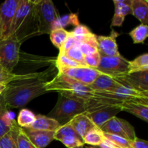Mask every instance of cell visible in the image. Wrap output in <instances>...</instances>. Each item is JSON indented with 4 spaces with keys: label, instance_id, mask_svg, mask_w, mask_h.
Returning a JSON list of instances; mask_svg holds the SVG:
<instances>
[{
    "label": "cell",
    "instance_id": "obj_6",
    "mask_svg": "<svg viewBox=\"0 0 148 148\" xmlns=\"http://www.w3.org/2000/svg\"><path fill=\"white\" fill-rule=\"evenodd\" d=\"M21 44L13 35L0 40V66L10 72H12L20 60Z\"/></svg>",
    "mask_w": 148,
    "mask_h": 148
},
{
    "label": "cell",
    "instance_id": "obj_33",
    "mask_svg": "<svg viewBox=\"0 0 148 148\" xmlns=\"http://www.w3.org/2000/svg\"><path fill=\"white\" fill-rule=\"evenodd\" d=\"M59 141L67 148H84L83 140L78 136H67L61 139Z\"/></svg>",
    "mask_w": 148,
    "mask_h": 148
},
{
    "label": "cell",
    "instance_id": "obj_39",
    "mask_svg": "<svg viewBox=\"0 0 148 148\" xmlns=\"http://www.w3.org/2000/svg\"><path fill=\"white\" fill-rule=\"evenodd\" d=\"M72 34L75 36V38H79L82 37V36H88V35L91 34L92 32L90 30V28L88 27H87L86 25H78L77 26L75 27L72 31H71Z\"/></svg>",
    "mask_w": 148,
    "mask_h": 148
},
{
    "label": "cell",
    "instance_id": "obj_12",
    "mask_svg": "<svg viewBox=\"0 0 148 148\" xmlns=\"http://www.w3.org/2000/svg\"><path fill=\"white\" fill-rule=\"evenodd\" d=\"M148 70L128 73L114 77L121 85L148 92Z\"/></svg>",
    "mask_w": 148,
    "mask_h": 148
},
{
    "label": "cell",
    "instance_id": "obj_11",
    "mask_svg": "<svg viewBox=\"0 0 148 148\" xmlns=\"http://www.w3.org/2000/svg\"><path fill=\"white\" fill-rule=\"evenodd\" d=\"M59 73L67 76L79 83L90 86L99 76L101 72L95 68L80 66V67L59 68Z\"/></svg>",
    "mask_w": 148,
    "mask_h": 148
},
{
    "label": "cell",
    "instance_id": "obj_5",
    "mask_svg": "<svg viewBox=\"0 0 148 148\" xmlns=\"http://www.w3.org/2000/svg\"><path fill=\"white\" fill-rule=\"evenodd\" d=\"M35 3L39 36L50 34L53 24L60 15L51 0H36Z\"/></svg>",
    "mask_w": 148,
    "mask_h": 148
},
{
    "label": "cell",
    "instance_id": "obj_23",
    "mask_svg": "<svg viewBox=\"0 0 148 148\" xmlns=\"http://www.w3.org/2000/svg\"><path fill=\"white\" fill-rule=\"evenodd\" d=\"M132 14L138 19L142 24L148 23V1L147 0H132Z\"/></svg>",
    "mask_w": 148,
    "mask_h": 148
},
{
    "label": "cell",
    "instance_id": "obj_25",
    "mask_svg": "<svg viewBox=\"0 0 148 148\" xmlns=\"http://www.w3.org/2000/svg\"><path fill=\"white\" fill-rule=\"evenodd\" d=\"M21 127L17 124L0 138V148H18L17 136Z\"/></svg>",
    "mask_w": 148,
    "mask_h": 148
},
{
    "label": "cell",
    "instance_id": "obj_7",
    "mask_svg": "<svg viewBox=\"0 0 148 148\" xmlns=\"http://www.w3.org/2000/svg\"><path fill=\"white\" fill-rule=\"evenodd\" d=\"M102 74L112 77L128 74L129 61L121 55L117 56H101L99 66L97 68Z\"/></svg>",
    "mask_w": 148,
    "mask_h": 148
},
{
    "label": "cell",
    "instance_id": "obj_29",
    "mask_svg": "<svg viewBox=\"0 0 148 148\" xmlns=\"http://www.w3.org/2000/svg\"><path fill=\"white\" fill-rule=\"evenodd\" d=\"M50 39L52 43L58 49H60L69 35V31L64 28H55L51 31Z\"/></svg>",
    "mask_w": 148,
    "mask_h": 148
},
{
    "label": "cell",
    "instance_id": "obj_34",
    "mask_svg": "<svg viewBox=\"0 0 148 148\" xmlns=\"http://www.w3.org/2000/svg\"><path fill=\"white\" fill-rule=\"evenodd\" d=\"M56 66L57 68H70V67H80L83 66L77 62L71 59L65 54H59L56 59Z\"/></svg>",
    "mask_w": 148,
    "mask_h": 148
},
{
    "label": "cell",
    "instance_id": "obj_19",
    "mask_svg": "<svg viewBox=\"0 0 148 148\" xmlns=\"http://www.w3.org/2000/svg\"><path fill=\"white\" fill-rule=\"evenodd\" d=\"M121 85V84L112 77L105 74H101L90 85V87L95 91L110 92Z\"/></svg>",
    "mask_w": 148,
    "mask_h": 148
},
{
    "label": "cell",
    "instance_id": "obj_16",
    "mask_svg": "<svg viewBox=\"0 0 148 148\" xmlns=\"http://www.w3.org/2000/svg\"><path fill=\"white\" fill-rule=\"evenodd\" d=\"M120 107L121 111H127L146 122L148 121V102L142 101H123Z\"/></svg>",
    "mask_w": 148,
    "mask_h": 148
},
{
    "label": "cell",
    "instance_id": "obj_28",
    "mask_svg": "<svg viewBox=\"0 0 148 148\" xmlns=\"http://www.w3.org/2000/svg\"><path fill=\"white\" fill-rule=\"evenodd\" d=\"M72 25L75 27L79 25L78 15L75 13H70L69 14H66L62 17H59L52 26V30L55 28H64L66 26Z\"/></svg>",
    "mask_w": 148,
    "mask_h": 148
},
{
    "label": "cell",
    "instance_id": "obj_20",
    "mask_svg": "<svg viewBox=\"0 0 148 148\" xmlns=\"http://www.w3.org/2000/svg\"><path fill=\"white\" fill-rule=\"evenodd\" d=\"M16 124L17 121L10 116L2 95H0V138L11 130Z\"/></svg>",
    "mask_w": 148,
    "mask_h": 148
},
{
    "label": "cell",
    "instance_id": "obj_37",
    "mask_svg": "<svg viewBox=\"0 0 148 148\" xmlns=\"http://www.w3.org/2000/svg\"><path fill=\"white\" fill-rule=\"evenodd\" d=\"M100 61H101V54L99 52L88 56H85V62L88 67L97 69L99 66Z\"/></svg>",
    "mask_w": 148,
    "mask_h": 148
},
{
    "label": "cell",
    "instance_id": "obj_21",
    "mask_svg": "<svg viewBox=\"0 0 148 148\" xmlns=\"http://www.w3.org/2000/svg\"><path fill=\"white\" fill-rule=\"evenodd\" d=\"M76 44L79 48L84 56H88L98 52L96 35L94 33H92L88 36L76 38Z\"/></svg>",
    "mask_w": 148,
    "mask_h": 148
},
{
    "label": "cell",
    "instance_id": "obj_36",
    "mask_svg": "<svg viewBox=\"0 0 148 148\" xmlns=\"http://www.w3.org/2000/svg\"><path fill=\"white\" fill-rule=\"evenodd\" d=\"M17 147L18 148H36L29 140L23 128H20L17 136Z\"/></svg>",
    "mask_w": 148,
    "mask_h": 148
},
{
    "label": "cell",
    "instance_id": "obj_35",
    "mask_svg": "<svg viewBox=\"0 0 148 148\" xmlns=\"http://www.w3.org/2000/svg\"><path fill=\"white\" fill-rule=\"evenodd\" d=\"M104 137L106 139L109 140L116 146L120 148H130V140L124 139L120 136L116 135V134H109V133L104 132Z\"/></svg>",
    "mask_w": 148,
    "mask_h": 148
},
{
    "label": "cell",
    "instance_id": "obj_13",
    "mask_svg": "<svg viewBox=\"0 0 148 148\" xmlns=\"http://www.w3.org/2000/svg\"><path fill=\"white\" fill-rule=\"evenodd\" d=\"M119 33L112 30L111 34L108 36H96L98 51L101 56H117L120 53L116 43V38Z\"/></svg>",
    "mask_w": 148,
    "mask_h": 148
},
{
    "label": "cell",
    "instance_id": "obj_43",
    "mask_svg": "<svg viewBox=\"0 0 148 148\" xmlns=\"http://www.w3.org/2000/svg\"><path fill=\"white\" fill-rule=\"evenodd\" d=\"M88 148H95V147H88Z\"/></svg>",
    "mask_w": 148,
    "mask_h": 148
},
{
    "label": "cell",
    "instance_id": "obj_24",
    "mask_svg": "<svg viewBox=\"0 0 148 148\" xmlns=\"http://www.w3.org/2000/svg\"><path fill=\"white\" fill-rule=\"evenodd\" d=\"M43 74V72H36L30 73L27 75H16L13 72H10L0 66V83H4L8 85L13 81L23 80V79H30V78L38 77Z\"/></svg>",
    "mask_w": 148,
    "mask_h": 148
},
{
    "label": "cell",
    "instance_id": "obj_22",
    "mask_svg": "<svg viewBox=\"0 0 148 148\" xmlns=\"http://www.w3.org/2000/svg\"><path fill=\"white\" fill-rule=\"evenodd\" d=\"M59 127L60 124L55 119L39 114L36 116V120L29 128L41 131L55 132Z\"/></svg>",
    "mask_w": 148,
    "mask_h": 148
},
{
    "label": "cell",
    "instance_id": "obj_38",
    "mask_svg": "<svg viewBox=\"0 0 148 148\" xmlns=\"http://www.w3.org/2000/svg\"><path fill=\"white\" fill-rule=\"evenodd\" d=\"M77 43V39L72 34L71 31L69 32V35L67 37L66 40H65V42L64 43V44L62 45V47L59 49V54H65V53L67 52V51L69 49H70L73 46H75Z\"/></svg>",
    "mask_w": 148,
    "mask_h": 148
},
{
    "label": "cell",
    "instance_id": "obj_4",
    "mask_svg": "<svg viewBox=\"0 0 148 148\" xmlns=\"http://www.w3.org/2000/svg\"><path fill=\"white\" fill-rule=\"evenodd\" d=\"M86 112V101L59 94V98L49 117L58 121L60 126L69 122L74 117Z\"/></svg>",
    "mask_w": 148,
    "mask_h": 148
},
{
    "label": "cell",
    "instance_id": "obj_32",
    "mask_svg": "<svg viewBox=\"0 0 148 148\" xmlns=\"http://www.w3.org/2000/svg\"><path fill=\"white\" fill-rule=\"evenodd\" d=\"M65 55L69 58H70L71 59L75 61V62H77L78 64H81L82 66L88 67L85 62V56H84V54L82 53V51H81V50L77 44H75L70 49H69L67 52L65 53Z\"/></svg>",
    "mask_w": 148,
    "mask_h": 148
},
{
    "label": "cell",
    "instance_id": "obj_41",
    "mask_svg": "<svg viewBox=\"0 0 148 148\" xmlns=\"http://www.w3.org/2000/svg\"><path fill=\"white\" fill-rule=\"evenodd\" d=\"M100 148H120L118 146L116 145L114 143H112L111 141H110L109 140L106 139L105 137L103 140L102 143H101V145H99Z\"/></svg>",
    "mask_w": 148,
    "mask_h": 148
},
{
    "label": "cell",
    "instance_id": "obj_17",
    "mask_svg": "<svg viewBox=\"0 0 148 148\" xmlns=\"http://www.w3.org/2000/svg\"><path fill=\"white\" fill-rule=\"evenodd\" d=\"M131 1L132 0H114L115 12L112 19L111 27L121 26L126 16L132 14Z\"/></svg>",
    "mask_w": 148,
    "mask_h": 148
},
{
    "label": "cell",
    "instance_id": "obj_40",
    "mask_svg": "<svg viewBox=\"0 0 148 148\" xmlns=\"http://www.w3.org/2000/svg\"><path fill=\"white\" fill-rule=\"evenodd\" d=\"M130 145L131 148H148V143L146 140L136 137L134 140L130 141Z\"/></svg>",
    "mask_w": 148,
    "mask_h": 148
},
{
    "label": "cell",
    "instance_id": "obj_1",
    "mask_svg": "<svg viewBox=\"0 0 148 148\" xmlns=\"http://www.w3.org/2000/svg\"><path fill=\"white\" fill-rule=\"evenodd\" d=\"M46 72L38 77L13 81L7 85L2 97L7 108H16L24 106L36 97L46 93L48 81Z\"/></svg>",
    "mask_w": 148,
    "mask_h": 148
},
{
    "label": "cell",
    "instance_id": "obj_31",
    "mask_svg": "<svg viewBox=\"0 0 148 148\" xmlns=\"http://www.w3.org/2000/svg\"><path fill=\"white\" fill-rule=\"evenodd\" d=\"M129 34L132 38L134 43H143L148 36V26L140 24L134 27Z\"/></svg>",
    "mask_w": 148,
    "mask_h": 148
},
{
    "label": "cell",
    "instance_id": "obj_3",
    "mask_svg": "<svg viewBox=\"0 0 148 148\" xmlns=\"http://www.w3.org/2000/svg\"><path fill=\"white\" fill-rule=\"evenodd\" d=\"M46 92L56 91L59 94L73 98L87 101L96 98L97 93L88 85L79 83L77 81L64 75L58 74L52 80L48 81L46 85Z\"/></svg>",
    "mask_w": 148,
    "mask_h": 148
},
{
    "label": "cell",
    "instance_id": "obj_30",
    "mask_svg": "<svg viewBox=\"0 0 148 148\" xmlns=\"http://www.w3.org/2000/svg\"><path fill=\"white\" fill-rule=\"evenodd\" d=\"M36 116L30 110L23 108L19 113L17 116V124L21 128H29L36 120Z\"/></svg>",
    "mask_w": 148,
    "mask_h": 148
},
{
    "label": "cell",
    "instance_id": "obj_27",
    "mask_svg": "<svg viewBox=\"0 0 148 148\" xmlns=\"http://www.w3.org/2000/svg\"><path fill=\"white\" fill-rule=\"evenodd\" d=\"M148 70V53H145L132 61H129V72L128 73H134V72H143Z\"/></svg>",
    "mask_w": 148,
    "mask_h": 148
},
{
    "label": "cell",
    "instance_id": "obj_14",
    "mask_svg": "<svg viewBox=\"0 0 148 148\" xmlns=\"http://www.w3.org/2000/svg\"><path fill=\"white\" fill-rule=\"evenodd\" d=\"M121 111L120 106H110L87 114L95 127L101 128L108 120L116 116V115Z\"/></svg>",
    "mask_w": 148,
    "mask_h": 148
},
{
    "label": "cell",
    "instance_id": "obj_10",
    "mask_svg": "<svg viewBox=\"0 0 148 148\" xmlns=\"http://www.w3.org/2000/svg\"><path fill=\"white\" fill-rule=\"evenodd\" d=\"M96 92L101 96L110 98L111 99L117 100L119 101H142L147 102L148 100L147 92L138 90L123 85L110 92H99V91Z\"/></svg>",
    "mask_w": 148,
    "mask_h": 148
},
{
    "label": "cell",
    "instance_id": "obj_15",
    "mask_svg": "<svg viewBox=\"0 0 148 148\" xmlns=\"http://www.w3.org/2000/svg\"><path fill=\"white\" fill-rule=\"evenodd\" d=\"M27 138L36 148H45L54 140V132L41 131L33 129H23Z\"/></svg>",
    "mask_w": 148,
    "mask_h": 148
},
{
    "label": "cell",
    "instance_id": "obj_8",
    "mask_svg": "<svg viewBox=\"0 0 148 148\" xmlns=\"http://www.w3.org/2000/svg\"><path fill=\"white\" fill-rule=\"evenodd\" d=\"M20 0H7L0 5V40L12 36V28Z\"/></svg>",
    "mask_w": 148,
    "mask_h": 148
},
{
    "label": "cell",
    "instance_id": "obj_2",
    "mask_svg": "<svg viewBox=\"0 0 148 148\" xmlns=\"http://www.w3.org/2000/svg\"><path fill=\"white\" fill-rule=\"evenodd\" d=\"M12 35L21 43L33 36H39L35 1L20 0L14 15Z\"/></svg>",
    "mask_w": 148,
    "mask_h": 148
},
{
    "label": "cell",
    "instance_id": "obj_9",
    "mask_svg": "<svg viewBox=\"0 0 148 148\" xmlns=\"http://www.w3.org/2000/svg\"><path fill=\"white\" fill-rule=\"evenodd\" d=\"M100 129L103 132L116 134L130 141L134 140L137 137L133 126L126 120L117 116L111 118Z\"/></svg>",
    "mask_w": 148,
    "mask_h": 148
},
{
    "label": "cell",
    "instance_id": "obj_42",
    "mask_svg": "<svg viewBox=\"0 0 148 148\" xmlns=\"http://www.w3.org/2000/svg\"><path fill=\"white\" fill-rule=\"evenodd\" d=\"M7 84L0 83V95H1L3 93H4V92L5 91V90L7 89Z\"/></svg>",
    "mask_w": 148,
    "mask_h": 148
},
{
    "label": "cell",
    "instance_id": "obj_18",
    "mask_svg": "<svg viewBox=\"0 0 148 148\" xmlns=\"http://www.w3.org/2000/svg\"><path fill=\"white\" fill-rule=\"evenodd\" d=\"M69 123L75 130L77 134L82 139H83L86 133L90 130L95 127L86 112L82 113L74 117L69 121Z\"/></svg>",
    "mask_w": 148,
    "mask_h": 148
},
{
    "label": "cell",
    "instance_id": "obj_44",
    "mask_svg": "<svg viewBox=\"0 0 148 148\" xmlns=\"http://www.w3.org/2000/svg\"><path fill=\"white\" fill-rule=\"evenodd\" d=\"M130 148H131V147H130Z\"/></svg>",
    "mask_w": 148,
    "mask_h": 148
},
{
    "label": "cell",
    "instance_id": "obj_26",
    "mask_svg": "<svg viewBox=\"0 0 148 148\" xmlns=\"http://www.w3.org/2000/svg\"><path fill=\"white\" fill-rule=\"evenodd\" d=\"M104 139L105 137L103 132L98 127H94L86 133L82 140L85 144L92 146H99Z\"/></svg>",
    "mask_w": 148,
    "mask_h": 148
}]
</instances>
